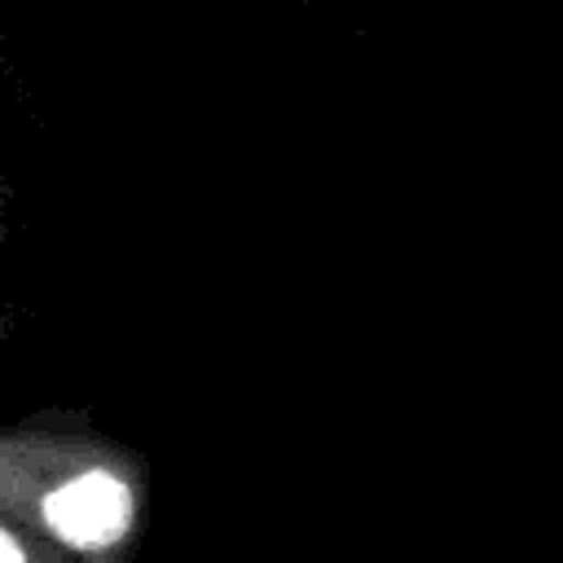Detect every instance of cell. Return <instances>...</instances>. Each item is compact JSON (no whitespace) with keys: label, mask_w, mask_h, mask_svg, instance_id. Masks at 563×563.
Segmentation results:
<instances>
[{"label":"cell","mask_w":563,"mask_h":563,"mask_svg":"<svg viewBox=\"0 0 563 563\" xmlns=\"http://www.w3.org/2000/svg\"><path fill=\"white\" fill-rule=\"evenodd\" d=\"M145 462L92 431L0 435V519L84 559H128L141 523Z\"/></svg>","instance_id":"1"}]
</instances>
